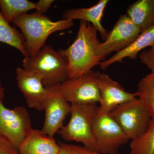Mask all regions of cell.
<instances>
[{
  "label": "cell",
  "instance_id": "1",
  "mask_svg": "<svg viewBox=\"0 0 154 154\" xmlns=\"http://www.w3.org/2000/svg\"><path fill=\"white\" fill-rule=\"evenodd\" d=\"M98 31L91 23L81 21L76 37L66 49L59 50L68 62V79L79 78L99 65L105 58L96 55L100 43Z\"/></svg>",
  "mask_w": 154,
  "mask_h": 154
},
{
  "label": "cell",
  "instance_id": "2",
  "mask_svg": "<svg viewBox=\"0 0 154 154\" xmlns=\"http://www.w3.org/2000/svg\"><path fill=\"white\" fill-rule=\"evenodd\" d=\"M12 22L21 29L26 50L30 57L38 54L50 35L57 31L68 30L74 25L73 20L63 19L54 22L44 14L36 12L22 14Z\"/></svg>",
  "mask_w": 154,
  "mask_h": 154
},
{
  "label": "cell",
  "instance_id": "3",
  "mask_svg": "<svg viewBox=\"0 0 154 154\" xmlns=\"http://www.w3.org/2000/svg\"><path fill=\"white\" fill-rule=\"evenodd\" d=\"M23 68L38 72L45 88L59 85L68 79V62L59 51L45 44L34 57L22 61Z\"/></svg>",
  "mask_w": 154,
  "mask_h": 154
},
{
  "label": "cell",
  "instance_id": "4",
  "mask_svg": "<svg viewBox=\"0 0 154 154\" xmlns=\"http://www.w3.org/2000/svg\"><path fill=\"white\" fill-rule=\"evenodd\" d=\"M71 117L66 125L57 133L67 141L81 142L86 148L96 151L93 124L97 115L96 104L71 105Z\"/></svg>",
  "mask_w": 154,
  "mask_h": 154
},
{
  "label": "cell",
  "instance_id": "5",
  "mask_svg": "<svg viewBox=\"0 0 154 154\" xmlns=\"http://www.w3.org/2000/svg\"><path fill=\"white\" fill-rule=\"evenodd\" d=\"M109 115L131 140L146 132L152 119L145 105L138 98L119 105Z\"/></svg>",
  "mask_w": 154,
  "mask_h": 154
},
{
  "label": "cell",
  "instance_id": "6",
  "mask_svg": "<svg viewBox=\"0 0 154 154\" xmlns=\"http://www.w3.org/2000/svg\"><path fill=\"white\" fill-rule=\"evenodd\" d=\"M32 129L30 115L25 107L17 106L8 109L0 102V137L18 151Z\"/></svg>",
  "mask_w": 154,
  "mask_h": 154
},
{
  "label": "cell",
  "instance_id": "7",
  "mask_svg": "<svg viewBox=\"0 0 154 154\" xmlns=\"http://www.w3.org/2000/svg\"><path fill=\"white\" fill-rule=\"evenodd\" d=\"M99 71H91L82 76L65 81L60 88L66 101L71 105L96 104L101 100L98 85Z\"/></svg>",
  "mask_w": 154,
  "mask_h": 154
},
{
  "label": "cell",
  "instance_id": "8",
  "mask_svg": "<svg viewBox=\"0 0 154 154\" xmlns=\"http://www.w3.org/2000/svg\"><path fill=\"white\" fill-rule=\"evenodd\" d=\"M96 152L102 154H117L120 147L129 139L109 114L97 115L93 124Z\"/></svg>",
  "mask_w": 154,
  "mask_h": 154
},
{
  "label": "cell",
  "instance_id": "9",
  "mask_svg": "<svg viewBox=\"0 0 154 154\" xmlns=\"http://www.w3.org/2000/svg\"><path fill=\"white\" fill-rule=\"evenodd\" d=\"M47 88L48 93L43 104L45 119L41 131L53 137L63 126L64 121L70 113L71 105L64 97L60 85Z\"/></svg>",
  "mask_w": 154,
  "mask_h": 154
},
{
  "label": "cell",
  "instance_id": "10",
  "mask_svg": "<svg viewBox=\"0 0 154 154\" xmlns=\"http://www.w3.org/2000/svg\"><path fill=\"white\" fill-rule=\"evenodd\" d=\"M140 33L126 14L121 15L106 39L99 43L96 55L105 58L111 53L118 52L132 44Z\"/></svg>",
  "mask_w": 154,
  "mask_h": 154
},
{
  "label": "cell",
  "instance_id": "11",
  "mask_svg": "<svg viewBox=\"0 0 154 154\" xmlns=\"http://www.w3.org/2000/svg\"><path fill=\"white\" fill-rule=\"evenodd\" d=\"M98 85L101 96L97 110V115L99 116L109 114L119 105L138 98L137 91L126 92L119 83L106 74H100Z\"/></svg>",
  "mask_w": 154,
  "mask_h": 154
},
{
  "label": "cell",
  "instance_id": "12",
  "mask_svg": "<svg viewBox=\"0 0 154 154\" xmlns=\"http://www.w3.org/2000/svg\"><path fill=\"white\" fill-rule=\"evenodd\" d=\"M17 85L25 98L28 107L36 110H43V102L48 89L42 82L38 72L21 67L16 69Z\"/></svg>",
  "mask_w": 154,
  "mask_h": 154
},
{
  "label": "cell",
  "instance_id": "13",
  "mask_svg": "<svg viewBox=\"0 0 154 154\" xmlns=\"http://www.w3.org/2000/svg\"><path fill=\"white\" fill-rule=\"evenodd\" d=\"M109 2L108 0H99L96 5L90 8L68 9L63 13V18L73 21L79 19L91 23L105 41L109 32L102 26V21L104 11Z\"/></svg>",
  "mask_w": 154,
  "mask_h": 154
},
{
  "label": "cell",
  "instance_id": "14",
  "mask_svg": "<svg viewBox=\"0 0 154 154\" xmlns=\"http://www.w3.org/2000/svg\"><path fill=\"white\" fill-rule=\"evenodd\" d=\"M60 150L53 137L33 128L18 150L19 154H59Z\"/></svg>",
  "mask_w": 154,
  "mask_h": 154
},
{
  "label": "cell",
  "instance_id": "15",
  "mask_svg": "<svg viewBox=\"0 0 154 154\" xmlns=\"http://www.w3.org/2000/svg\"><path fill=\"white\" fill-rule=\"evenodd\" d=\"M154 45V25L142 32L133 42L128 47L116 53L111 57L100 63L102 70H105L116 62H122L123 59L128 58L136 59L138 54L146 48Z\"/></svg>",
  "mask_w": 154,
  "mask_h": 154
},
{
  "label": "cell",
  "instance_id": "16",
  "mask_svg": "<svg viewBox=\"0 0 154 154\" xmlns=\"http://www.w3.org/2000/svg\"><path fill=\"white\" fill-rule=\"evenodd\" d=\"M126 15L141 33L154 25V0H138L128 6Z\"/></svg>",
  "mask_w": 154,
  "mask_h": 154
},
{
  "label": "cell",
  "instance_id": "17",
  "mask_svg": "<svg viewBox=\"0 0 154 154\" xmlns=\"http://www.w3.org/2000/svg\"><path fill=\"white\" fill-rule=\"evenodd\" d=\"M0 42L5 43L19 50L25 57L28 56L22 33L11 26L5 19L0 10Z\"/></svg>",
  "mask_w": 154,
  "mask_h": 154
},
{
  "label": "cell",
  "instance_id": "18",
  "mask_svg": "<svg viewBox=\"0 0 154 154\" xmlns=\"http://www.w3.org/2000/svg\"><path fill=\"white\" fill-rule=\"evenodd\" d=\"M36 9L35 3L28 0H0L1 13L9 24L18 16Z\"/></svg>",
  "mask_w": 154,
  "mask_h": 154
},
{
  "label": "cell",
  "instance_id": "19",
  "mask_svg": "<svg viewBox=\"0 0 154 154\" xmlns=\"http://www.w3.org/2000/svg\"><path fill=\"white\" fill-rule=\"evenodd\" d=\"M138 98L143 102L154 119V72H151L137 84Z\"/></svg>",
  "mask_w": 154,
  "mask_h": 154
},
{
  "label": "cell",
  "instance_id": "20",
  "mask_svg": "<svg viewBox=\"0 0 154 154\" xmlns=\"http://www.w3.org/2000/svg\"><path fill=\"white\" fill-rule=\"evenodd\" d=\"M129 154H154V119H152L147 130L143 135L131 140Z\"/></svg>",
  "mask_w": 154,
  "mask_h": 154
},
{
  "label": "cell",
  "instance_id": "21",
  "mask_svg": "<svg viewBox=\"0 0 154 154\" xmlns=\"http://www.w3.org/2000/svg\"><path fill=\"white\" fill-rule=\"evenodd\" d=\"M60 150L59 154H102L86 148L84 146L59 142Z\"/></svg>",
  "mask_w": 154,
  "mask_h": 154
},
{
  "label": "cell",
  "instance_id": "22",
  "mask_svg": "<svg viewBox=\"0 0 154 154\" xmlns=\"http://www.w3.org/2000/svg\"><path fill=\"white\" fill-rule=\"evenodd\" d=\"M139 56L141 63L154 72V45L148 50L141 51Z\"/></svg>",
  "mask_w": 154,
  "mask_h": 154
},
{
  "label": "cell",
  "instance_id": "23",
  "mask_svg": "<svg viewBox=\"0 0 154 154\" xmlns=\"http://www.w3.org/2000/svg\"><path fill=\"white\" fill-rule=\"evenodd\" d=\"M0 154H19L11 143L5 138L0 137Z\"/></svg>",
  "mask_w": 154,
  "mask_h": 154
},
{
  "label": "cell",
  "instance_id": "24",
  "mask_svg": "<svg viewBox=\"0 0 154 154\" xmlns=\"http://www.w3.org/2000/svg\"><path fill=\"white\" fill-rule=\"evenodd\" d=\"M54 2V0H40L35 3L36 6L35 12L38 14H44L48 11Z\"/></svg>",
  "mask_w": 154,
  "mask_h": 154
},
{
  "label": "cell",
  "instance_id": "25",
  "mask_svg": "<svg viewBox=\"0 0 154 154\" xmlns=\"http://www.w3.org/2000/svg\"><path fill=\"white\" fill-rule=\"evenodd\" d=\"M5 96V89L0 81V102H3Z\"/></svg>",
  "mask_w": 154,
  "mask_h": 154
}]
</instances>
